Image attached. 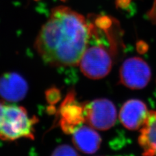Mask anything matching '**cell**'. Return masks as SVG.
Masks as SVG:
<instances>
[{
    "instance_id": "obj_2",
    "label": "cell",
    "mask_w": 156,
    "mask_h": 156,
    "mask_svg": "<svg viewBox=\"0 0 156 156\" xmlns=\"http://www.w3.org/2000/svg\"><path fill=\"white\" fill-rule=\"evenodd\" d=\"M35 116H30L22 106L0 101V139L14 141L20 139H35Z\"/></svg>"
},
{
    "instance_id": "obj_5",
    "label": "cell",
    "mask_w": 156,
    "mask_h": 156,
    "mask_svg": "<svg viewBox=\"0 0 156 156\" xmlns=\"http://www.w3.org/2000/svg\"><path fill=\"white\" fill-rule=\"evenodd\" d=\"M150 79V68L143 58H129L121 66L120 83L129 89H142L148 85Z\"/></svg>"
},
{
    "instance_id": "obj_13",
    "label": "cell",
    "mask_w": 156,
    "mask_h": 156,
    "mask_svg": "<svg viewBox=\"0 0 156 156\" xmlns=\"http://www.w3.org/2000/svg\"><path fill=\"white\" fill-rule=\"evenodd\" d=\"M35 1H38V0H35Z\"/></svg>"
},
{
    "instance_id": "obj_9",
    "label": "cell",
    "mask_w": 156,
    "mask_h": 156,
    "mask_svg": "<svg viewBox=\"0 0 156 156\" xmlns=\"http://www.w3.org/2000/svg\"><path fill=\"white\" fill-rule=\"evenodd\" d=\"M72 134L73 143L81 152L91 154L99 149L101 139L100 135L90 127H77Z\"/></svg>"
},
{
    "instance_id": "obj_7",
    "label": "cell",
    "mask_w": 156,
    "mask_h": 156,
    "mask_svg": "<svg viewBox=\"0 0 156 156\" xmlns=\"http://www.w3.org/2000/svg\"><path fill=\"white\" fill-rule=\"evenodd\" d=\"M27 83L18 73L8 72L0 76V98L7 101L17 102L26 97Z\"/></svg>"
},
{
    "instance_id": "obj_11",
    "label": "cell",
    "mask_w": 156,
    "mask_h": 156,
    "mask_svg": "<svg viewBox=\"0 0 156 156\" xmlns=\"http://www.w3.org/2000/svg\"><path fill=\"white\" fill-rule=\"evenodd\" d=\"M51 156H80L75 149L67 144L58 146L53 151Z\"/></svg>"
},
{
    "instance_id": "obj_3",
    "label": "cell",
    "mask_w": 156,
    "mask_h": 156,
    "mask_svg": "<svg viewBox=\"0 0 156 156\" xmlns=\"http://www.w3.org/2000/svg\"><path fill=\"white\" fill-rule=\"evenodd\" d=\"M80 66L86 77L92 80L101 79L108 74L111 69L110 53L101 44L88 48L81 58Z\"/></svg>"
},
{
    "instance_id": "obj_10",
    "label": "cell",
    "mask_w": 156,
    "mask_h": 156,
    "mask_svg": "<svg viewBox=\"0 0 156 156\" xmlns=\"http://www.w3.org/2000/svg\"><path fill=\"white\" fill-rule=\"evenodd\" d=\"M139 143L143 150V156L156 155V111H151L140 129Z\"/></svg>"
},
{
    "instance_id": "obj_14",
    "label": "cell",
    "mask_w": 156,
    "mask_h": 156,
    "mask_svg": "<svg viewBox=\"0 0 156 156\" xmlns=\"http://www.w3.org/2000/svg\"><path fill=\"white\" fill-rule=\"evenodd\" d=\"M155 156H156V155H155Z\"/></svg>"
},
{
    "instance_id": "obj_8",
    "label": "cell",
    "mask_w": 156,
    "mask_h": 156,
    "mask_svg": "<svg viewBox=\"0 0 156 156\" xmlns=\"http://www.w3.org/2000/svg\"><path fill=\"white\" fill-rule=\"evenodd\" d=\"M148 111L143 101L132 99L128 100L122 107L119 118L121 123L129 130H137L144 125Z\"/></svg>"
},
{
    "instance_id": "obj_12",
    "label": "cell",
    "mask_w": 156,
    "mask_h": 156,
    "mask_svg": "<svg viewBox=\"0 0 156 156\" xmlns=\"http://www.w3.org/2000/svg\"><path fill=\"white\" fill-rule=\"evenodd\" d=\"M47 101L51 105H55L61 99V92L55 87H51L46 92Z\"/></svg>"
},
{
    "instance_id": "obj_1",
    "label": "cell",
    "mask_w": 156,
    "mask_h": 156,
    "mask_svg": "<svg viewBox=\"0 0 156 156\" xmlns=\"http://www.w3.org/2000/svg\"><path fill=\"white\" fill-rule=\"evenodd\" d=\"M91 36V23L83 16L67 7H56L38 33L35 48L48 65L76 66Z\"/></svg>"
},
{
    "instance_id": "obj_4",
    "label": "cell",
    "mask_w": 156,
    "mask_h": 156,
    "mask_svg": "<svg viewBox=\"0 0 156 156\" xmlns=\"http://www.w3.org/2000/svg\"><path fill=\"white\" fill-rule=\"evenodd\" d=\"M85 122L98 130H107L113 127L116 120V109L107 99H97L84 104Z\"/></svg>"
},
{
    "instance_id": "obj_6",
    "label": "cell",
    "mask_w": 156,
    "mask_h": 156,
    "mask_svg": "<svg viewBox=\"0 0 156 156\" xmlns=\"http://www.w3.org/2000/svg\"><path fill=\"white\" fill-rule=\"evenodd\" d=\"M58 115L60 117L58 123L66 134H72L78 126L85 122L84 104L76 101L74 90L66 95L58 109Z\"/></svg>"
}]
</instances>
